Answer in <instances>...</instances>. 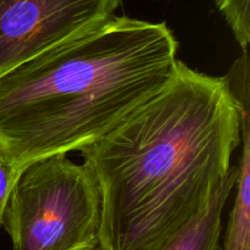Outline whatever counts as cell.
Wrapping results in <instances>:
<instances>
[{"label":"cell","instance_id":"obj_1","mask_svg":"<svg viewBox=\"0 0 250 250\" xmlns=\"http://www.w3.org/2000/svg\"><path fill=\"white\" fill-rule=\"evenodd\" d=\"M241 142L227 77L178 60L160 90L80 151L102 198L99 250L158 249L221 189Z\"/></svg>","mask_w":250,"mask_h":250},{"label":"cell","instance_id":"obj_7","mask_svg":"<svg viewBox=\"0 0 250 250\" xmlns=\"http://www.w3.org/2000/svg\"><path fill=\"white\" fill-rule=\"evenodd\" d=\"M242 50L250 42V0H215Z\"/></svg>","mask_w":250,"mask_h":250},{"label":"cell","instance_id":"obj_2","mask_svg":"<svg viewBox=\"0 0 250 250\" xmlns=\"http://www.w3.org/2000/svg\"><path fill=\"white\" fill-rule=\"evenodd\" d=\"M165 22L112 16L0 76V148L19 170L82 151L164 87L178 63Z\"/></svg>","mask_w":250,"mask_h":250},{"label":"cell","instance_id":"obj_6","mask_svg":"<svg viewBox=\"0 0 250 250\" xmlns=\"http://www.w3.org/2000/svg\"><path fill=\"white\" fill-rule=\"evenodd\" d=\"M241 159L236 195L220 250H250V114L242 115Z\"/></svg>","mask_w":250,"mask_h":250},{"label":"cell","instance_id":"obj_4","mask_svg":"<svg viewBox=\"0 0 250 250\" xmlns=\"http://www.w3.org/2000/svg\"><path fill=\"white\" fill-rule=\"evenodd\" d=\"M122 0H0V76L99 26Z\"/></svg>","mask_w":250,"mask_h":250},{"label":"cell","instance_id":"obj_8","mask_svg":"<svg viewBox=\"0 0 250 250\" xmlns=\"http://www.w3.org/2000/svg\"><path fill=\"white\" fill-rule=\"evenodd\" d=\"M20 173H21V170H19L9 160V158L0 148V227L2 224V216H4L7 200Z\"/></svg>","mask_w":250,"mask_h":250},{"label":"cell","instance_id":"obj_3","mask_svg":"<svg viewBox=\"0 0 250 250\" xmlns=\"http://www.w3.org/2000/svg\"><path fill=\"white\" fill-rule=\"evenodd\" d=\"M102 198L90 168L66 154L24 166L1 227L12 250H99Z\"/></svg>","mask_w":250,"mask_h":250},{"label":"cell","instance_id":"obj_5","mask_svg":"<svg viewBox=\"0 0 250 250\" xmlns=\"http://www.w3.org/2000/svg\"><path fill=\"white\" fill-rule=\"evenodd\" d=\"M237 166L221 189L200 214L181 227L156 250H220L222 214L237 180Z\"/></svg>","mask_w":250,"mask_h":250}]
</instances>
